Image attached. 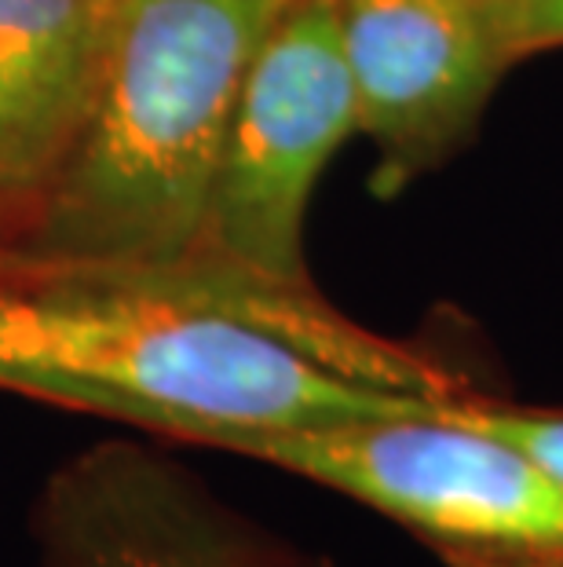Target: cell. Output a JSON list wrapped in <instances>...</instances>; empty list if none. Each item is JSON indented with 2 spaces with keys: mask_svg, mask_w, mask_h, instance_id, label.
I'll return each instance as SVG.
<instances>
[{
  "mask_svg": "<svg viewBox=\"0 0 563 567\" xmlns=\"http://www.w3.org/2000/svg\"><path fill=\"white\" fill-rule=\"evenodd\" d=\"M509 66L563 48V0H487Z\"/></svg>",
  "mask_w": 563,
  "mask_h": 567,
  "instance_id": "cell-9",
  "label": "cell"
},
{
  "mask_svg": "<svg viewBox=\"0 0 563 567\" xmlns=\"http://www.w3.org/2000/svg\"><path fill=\"white\" fill-rule=\"evenodd\" d=\"M122 0H0V198L52 179L100 84Z\"/></svg>",
  "mask_w": 563,
  "mask_h": 567,
  "instance_id": "cell-7",
  "label": "cell"
},
{
  "mask_svg": "<svg viewBox=\"0 0 563 567\" xmlns=\"http://www.w3.org/2000/svg\"><path fill=\"white\" fill-rule=\"evenodd\" d=\"M442 417L461 421V425L483 429L490 436L517 443L520 451L538 457L545 468L563 476V410H534V406H509L483 400V395H465V400H442Z\"/></svg>",
  "mask_w": 563,
  "mask_h": 567,
  "instance_id": "cell-8",
  "label": "cell"
},
{
  "mask_svg": "<svg viewBox=\"0 0 563 567\" xmlns=\"http://www.w3.org/2000/svg\"><path fill=\"white\" fill-rule=\"evenodd\" d=\"M436 359L326 300L190 264L0 268V389L220 446L257 432L428 414Z\"/></svg>",
  "mask_w": 563,
  "mask_h": 567,
  "instance_id": "cell-1",
  "label": "cell"
},
{
  "mask_svg": "<svg viewBox=\"0 0 563 567\" xmlns=\"http://www.w3.org/2000/svg\"><path fill=\"white\" fill-rule=\"evenodd\" d=\"M290 0H122L77 140L0 268L201 264L227 128Z\"/></svg>",
  "mask_w": 563,
  "mask_h": 567,
  "instance_id": "cell-2",
  "label": "cell"
},
{
  "mask_svg": "<svg viewBox=\"0 0 563 567\" xmlns=\"http://www.w3.org/2000/svg\"><path fill=\"white\" fill-rule=\"evenodd\" d=\"M38 567H293L165 457L103 443L48 480Z\"/></svg>",
  "mask_w": 563,
  "mask_h": 567,
  "instance_id": "cell-6",
  "label": "cell"
},
{
  "mask_svg": "<svg viewBox=\"0 0 563 567\" xmlns=\"http://www.w3.org/2000/svg\"><path fill=\"white\" fill-rule=\"evenodd\" d=\"M352 132L358 114L337 0H290L238 92L201 264L315 293L304 216L319 176Z\"/></svg>",
  "mask_w": 563,
  "mask_h": 567,
  "instance_id": "cell-4",
  "label": "cell"
},
{
  "mask_svg": "<svg viewBox=\"0 0 563 567\" xmlns=\"http://www.w3.org/2000/svg\"><path fill=\"white\" fill-rule=\"evenodd\" d=\"M358 132L392 195L472 136L509 59L487 0H337Z\"/></svg>",
  "mask_w": 563,
  "mask_h": 567,
  "instance_id": "cell-5",
  "label": "cell"
},
{
  "mask_svg": "<svg viewBox=\"0 0 563 567\" xmlns=\"http://www.w3.org/2000/svg\"><path fill=\"white\" fill-rule=\"evenodd\" d=\"M436 406L410 417L234 436L220 451L369 505L447 567H563V476Z\"/></svg>",
  "mask_w": 563,
  "mask_h": 567,
  "instance_id": "cell-3",
  "label": "cell"
}]
</instances>
